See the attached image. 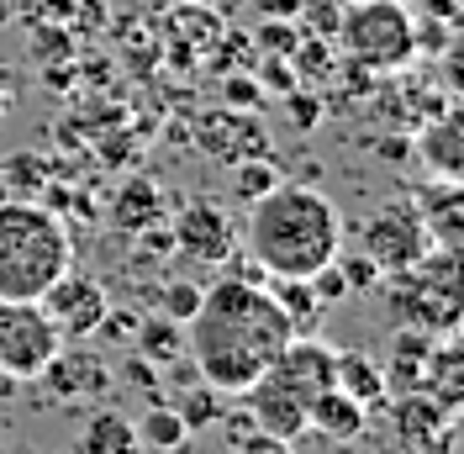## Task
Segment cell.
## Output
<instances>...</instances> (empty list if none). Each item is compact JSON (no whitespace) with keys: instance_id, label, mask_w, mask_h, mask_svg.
Returning a JSON list of instances; mask_svg holds the SVG:
<instances>
[{"instance_id":"cell-21","label":"cell","mask_w":464,"mask_h":454,"mask_svg":"<svg viewBox=\"0 0 464 454\" xmlns=\"http://www.w3.org/2000/svg\"><path fill=\"white\" fill-rule=\"evenodd\" d=\"M138 349L153 370H169L179 354H185V322H169V317H153V322H138Z\"/></svg>"},{"instance_id":"cell-32","label":"cell","mask_w":464,"mask_h":454,"mask_svg":"<svg viewBox=\"0 0 464 454\" xmlns=\"http://www.w3.org/2000/svg\"><path fill=\"white\" fill-rule=\"evenodd\" d=\"M306 281H312V291H317L322 307H327V301H343V296H348V281H343V270H338V259H327V264H322V270H312Z\"/></svg>"},{"instance_id":"cell-22","label":"cell","mask_w":464,"mask_h":454,"mask_svg":"<svg viewBox=\"0 0 464 454\" xmlns=\"http://www.w3.org/2000/svg\"><path fill=\"white\" fill-rule=\"evenodd\" d=\"M138 449H174V444H185V439H190V433H185V423H179V412H174L169 401H153V407H148L143 418H138Z\"/></svg>"},{"instance_id":"cell-16","label":"cell","mask_w":464,"mask_h":454,"mask_svg":"<svg viewBox=\"0 0 464 454\" xmlns=\"http://www.w3.org/2000/svg\"><path fill=\"white\" fill-rule=\"evenodd\" d=\"M370 423V407L364 401H353L343 386H327L312 397V412H306V433H322V439H333V444H353L359 433Z\"/></svg>"},{"instance_id":"cell-28","label":"cell","mask_w":464,"mask_h":454,"mask_svg":"<svg viewBox=\"0 0 464 454\" xmlns=\"http://www.w3.org/2000/svg\"><path fill=\"white\" fill-rule=\"evenodd\" d=\"M259 74H227V85H222V101H227V112H254L259 106Z\"/></svg>"},{"instance_id":"cell-23","label":"cell","mask_w":464,"mask_h":454,"mask_svg":"<svg viewBox=\"0 0 464 454\" xmlns=\"http://www.w3.org/2000/svg\"><path fill=\"white\" fill-rule=\"evenodd\" d=\"M174 412H179V423H185V433H201V428H211V423H222V418H227V407H222V391H217V386H190V391H185V397H179V407H174Z\"/></svg>"},{"instance_id":"cell-26","label":"cell","mask_w":464,"mask_h":454,"mask_svg":"<svg viewBox=\"0 0 464 454\" xmlns=\"http://www.w3.org/2000/svg\"><path fill=\"white\" fill-rule=\"evenodd\" d=\"M206 285L201 281H185V275H169V281L159 285V312L169 317V322H190L196 307H201Z\"/></svg>"},{"instance_id":"cell-36","label":"cell","mask_w":464,"mask_h":454,"mask_svg":"<svg viewBox=\"0 0 464 454\" xmlns=\"http://www.w3.org/2000/svg\"><path fill=\"white\" fill-rule=\"evenodd\" d=\"M127 380H132V386H143V391H153V365H148L143 354H138V360H127Z\"/></svg>"},{"instance_id":"cell-33","label":"cell","mask_w":464,"mask_h":454,"mask_svg":"<svg viewBox=\"0 0 464 454\" xmlns=\"http://www.w3.org/2000/svg\"><path fill=\"white\" fill-rule=\"evenodd\" d=\"M301 43V32H295V22H264L259 27V48L264 54H285L290 58V48Z\"/></svg>"},{"instance_id":"cell-31","label":"cell","mask_w":464,"mask_h":454,"mask_svg":"<svg viewBox=\"0 0 464 454\" xmlns=\"http://www.w3.org/2000/svg\"><path fill=\"white\" fill-rule=\"evenodd\" d=\"M232 454H295V439H280V433H264V428H248Z\"/></svg>"},{"instance_id":"cell-1","label":"cell","mask_w":464,"mask_h":454,"mask_svg":"<svg viewBox=\"0 0 464 454\" xmlns=\"http://www.w3.org/2000/svg\"><path fill=\"white\" fill-rule=\"evenodd\" d=\"M290 339L295 328L280 312V301L269 296V285L237 281V275L206 285L196 317L185 322V354L196 375L206 386H217L222 397H243L280 360Z\"/></svg>"},{"instance_id":"cell-5","label":"cell","mask_w":464,"mask_h":454,"mask_svg":"<svg viewBox=\"0 0 464 454\" xmlns=\"http://www.w3.org/2000/svg\"><path fill=\"white\" fill-rule=\"evenodd\" d=\"M391 317L422 333H454L459 328V249H433L422 264H411L401 275H385Z\"/></svg>"},{"instance_id":"cell-29","label":"cell","mask_w":464,"mask_h":454,"mask_svg":"<svg viewBox=\"0 0 464 454\" xmlns=\"http://www.w3.org/2000/svg\"><path fill=\"white\" fill-rule=\"evenodd\" d=\"M338 270H343V281H348V291H370V285H380V270H375V259L364 254H343L338 249Z\"/></svg>"},{"instance_id":"cell-39","label":"cell","mask_w":464,"mask_h":454,"mask_svg":"<svg viewBox=\"0 0 464 454\" xmlns=\"http://www.w3.org/2000/svg\"><path fill=\"white\" fill-rule=\"evenodd\" d=\"M159 454H196V444L185 439V444H174V449H159Z\"/></svg>"},{"instance_id":"cell-13","label":"cell","mask_w":464,"mask_h":454,"mask_svg":"<svg viewBox=\"0 0 464 454\" xmlns=\"http://www.w3.org/2000/svg\"><path fill=\"white\" fill-rule=\"evenodd\" d=\"M411 148L422 159V170L438 174V180H464V127H459V106H443L438 116H428L417 133H411Z\"/></svg>"},{"instance_id":"cell-14","label":"cell","mask_w":464,"mask_h":454,"mask_svg":"<svg viewBox=\"0 0 464 454\" xmlns=\"http://www.w3.org/2000/svg\"><path fill=\"white\" fill-rule=\"evenodd\" d=\"M411 206H417V217L428 222L438 249H459L464 238V180H428V185H417L411 191Z\"/></svg>"},{"instance_id":"cell-17","label":"cell","mask_w":464,"mask_h":454,"mask_svg":"<svg viewBox=\"0 0 464 454\" xmlns=\"http://www.w3.org/2000/svg\"><path fill=\"white\" fill-rule=\"evenodd\" d=\"M111 222L121 227V232H143V227L164 222V196H159V185L143 180V174H132V180L111 196Z\"/></svg>"},{"instance_id":"cell-38","label":"cell","mask_w":464,"mask_h":454,"mask_svg":"<svg viewBox=\"0 0 464 454\" xmlns=\"http://www.w3.org/2000/svg\"><path fill=\"white\" fill-rule=\"evenodd\" d=\"M406 148H411V138H385V143H380V153H385V159H406Z\"/></svg>"},{"instance_id":"cell-35","label":"cell","mask_w":464,"mask_h":454,"mask_svg":"<svg viewBox=\"0 0 464 454\" xmlns=\"http://www.w3.org/2000/svg\"><path fill=\"white\" fill-rule=\"evenodd\" d=\"M264 85L280 90V95L295 85V80H290V58H285V54H269V58H264Z\"/></svg>"},{"instance_id":"cell-27","label":"cell","mask_w":464,"mask_h":454,"mask_svg":"<svg viewBox=\"0 0 464 454\" xmlns=\"http://www.w3.org/2000/svg\"><path fill=\"white\" fill-rule=\"evenodd\" d=\"M343 5L348 0H295V16L312 37H333L338 22H343Z\"/></svg>"},{"instance_id":"cell-37","label":"cell","mask_w":464,"mask_h":454,"mask_svg":"<svg viewBox=\"0 0 464 454\" xmlns=\"http://www.w3.org/2000/svg\"><path fill=\"white\" fill-rule=\"evenodd\" d=\"M422 16H443V22H459V0H428Z\"/></svg>"},{"instance_id":"cell-2","label":"cell","mask_w":464,"mask_h":454,"mask_svg":"<svg viewBox=\"0 0 464 454\" xmlns=\"http://www.w3.org/2000/svg\"><path fill=\"white\" fill-rule=\"evenodd\" d=\"M343 249V212L317 185L280 180L275 191L248 201V254L264 275H312Z\"/></svg>"},{"instance_id":"cell-12","label":"cell","mask_w":464,"mask_h":454,"mask_svg":"<svg viewBox=\"0 0 464 454\" xmlns=\"http://www.w3.org/2000/svg\"><path fill=\"white\" fill-rule=\"evenodd\" d=\"M37 380L53 401H95L111 391V365L90 349H58L53 360L37 370Z\"/></svg>"},{"instance_id":"cell-10","label":"cell","mask_w":464,"mask_h":454,"mask_svg":"<svg viewBox=\"0 0 464 454\" xmlns=\"http://www.w3.org/2000/svg\"><path fill=\"white\" fill-rule=\"evenodd\" d=\"M169 232L174 249L196 264H222V259H232V243H237V227L217 201H185Z\"/></svg>"},{"instance_id":"cell-9","label":"cell","mask_w":464,"mask_h":454,"mask_svg":"<svg viewBox=\"0 0 464 454\" xmlns=\"http://www.w3.org/2000/svg\"><path fill=\"white\" fill-rule=\"evenodd\" d=\"M37 301H43V312L53 317V328L63 333V343L90 339V333L101 328L106 307H111V301H106V285L95 281V275H80V270H63Z\"/></svg>"},{"instance_id":"cell-6","label":"cell","mask_w":464,"mask_h":454,"mask_svg":"<svg viewBox=\"0 0 464 454\" xmlns=\"http://www.w3.org/2000/svg\"><path fill=\"white\" fill-rule=\"evenodd\" d=\"M343 43V54L353 58V69L364 74H396L406 69L417 48H411V11L406 0H348L343 22L333 32Z\"/></svg>"},{"instance_id":"cell-20","label":"cell","mask_w":464,"mask_h":454,"mask_svg":"<svg viewBox=\"0 0 464 454\" xmlns=\"http://www.w3.org/2000/svg\"><path fill=\"white\" fill-rule=\"evenodd\" d=\"M269 296L280 301V312L290 317V328H295V333H312V328H317L322 301H317V291H312V281H301V275H275Z\"/></svg>"},{"instance_id":"cell-19","label":"cell","mask_w":464,"mask_h":454,"mask_svg":"<svg viewBox=\"0 0 464 454\" xmlns=\"http://www.w3.org/2000/svg\"><path fill=\"white\" fill-rule=\"evenodd\" d=\"M80 449L85 454H138V428H132V418H121V412H111V407H101V412H90L85 418Z\"/></svg>"},{"instance_id":"cell-18","label":"cell","mask_w":464,"mask_h":454,"mask_svg":"<svg viewBox=\"0 0 464 454\" xmlns=\"http://www.w3.org/2000/svg\"><path fill=\"white\" fill-rule=\"evenodd\" d=\"M333 386H343L353 401H364V407H385V365H375L364 349H348V354H338V380Z\"/></svg>"},{"instance_id":"cell-4","label":"cell","mask_w":464,"mask_h":454,"mask_svg":"<svg viewBox=\"0 0 464 454\" xmlns=\"http://www.w3.org/2000/svg\"><path fill=\"white\" fill-rule=\"evenodd\" d=\"M69 270V232L37 201H0V301H37Z\"/></svg>"},{"instance_id":"cell-34","label":"cell","mask_w":464,"mask_h":454,"mask_svg":"<svg viewBox=\"0 0 464 454\" xmlns=\"http://www.w3.org/2000/svg\"><path fill=\"white\" fill-rule=\"evenodd\" d=\"M138 322H143V317H132V312H111V307H106V317H101V328H95V333H101V339H132V333H138Z\"/></svg>"},{"instance_id":"cell-25","label":"cell","mask_w":464,"mask_h":454,"mask_svg":"<svg viewBox=\"0 0 464 454\" xmlns=\"http://www.w3.org/2000/svg\"><path fill=\"white\" fill-rule=\"evenodd\" d=\"M275 185H280V170H275L269 153H259V159H237V164H232V196L259 201L264 191H275Z\"/></svg>"},{"instance_id":"cell-3","label":"cell","mask_w":464,"mask_h":454,"mask_svg":"<svg viewBox=\"0 0 464 454\" xmlns=\"http://www.w3.org/2000/svg\"><path fill=\"white\" fill-rule=\"evenodd\" d=\"M333 380H338V349L312 339V333H295V339L280 349V360L243 391V397H248V418H254V428H264V433L301 439V433H306L312 397L327 391Z\"/></svg>"},{"instance_id":"cell-30","label":"cell","mask_w":464,"mask_h":454,"mask_svg":"<svg viewBox=\"0 0 464 454\" xmlns=\"http://www.w3.org/2000/svg\"><path fill=\"white\" fill-rule=\"evenodd\" d=\"M285 112H290V122H295V133H312L322 122V101L312 95V90H295L290 85L285 90Z\"/></svg>"},{"instance_id":"cell-15","label":"cell","mask_w":464,"mask_h":454,"mask_svg":"<svg viewBox=\"0 0 464 454\" xmlns=\"http://www.w3.org/2000/svg\"><path fill=\"white\" fill-rule=\"evenodd\" d=\"M201 143L217 159H227V164L269 153V133H264V122L254 112H217V122L201 127Z\"/></svg>"},{"instance_id":"cell-7","label":"cell","mask_w":464,"mask_h":454,"mask_svg":"<svg viewBox=\"0 0 464 454\" xmlns=\"http://www.w3.org/2000/svg\"><path fill=\"white\" fill-rule=\"evenodd\" d=\"M359 249L375 259L380 281H385V275H401V270H411V264H422L438 243H433V232H428V222L417 217L411 201H385L380 212H370Z\"/></svg>"},{"instance_id":"cell-11","label":"cell","mask_w":464,"mask_h":454,"mask_svg":"<svg viewBox=\"0 0 464 454\" xmlns=\"http://www.w3.org/2000/svg\"><path fill=\"white\" fill-rule=\"evenodd\" d=\"M391 418H396L401 444L417 449V454H449L454 428H459V412H449V407L438 397H428V391H396Z\"/></svg>"},{"instance_id":"cell-24","label":"cell","mask_w":464,"mask_h":454,"mask_svg":"<svg viewBox=\"0 0 464 454\" xmlns=\"http://www.w3.org/2000/svg\"><path fill=\"white\" fill-rule=\"evenodd\" d=\"M411 48L422 58H449L459 48V22H443V16H411Z\"/></svg>"},{"instance_id":"cell-8","label":"cell","mask_w":464,"mask_h":454,"mask_svg":"<svg viewBox=\"0 0 464 454\" xmlns=\"http://www.w3.org/2000/svg\"><path fill=\"white\" fill-rule=\"evenodd\" d=\"M63 349V333L43 301H0V375L11 380H37V370Z\"/></svg>"}]
</instances>
